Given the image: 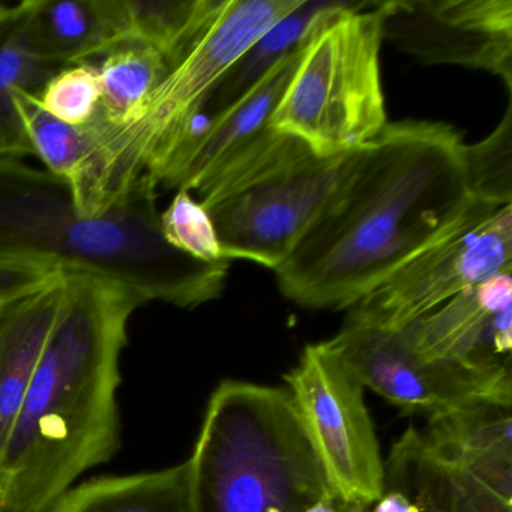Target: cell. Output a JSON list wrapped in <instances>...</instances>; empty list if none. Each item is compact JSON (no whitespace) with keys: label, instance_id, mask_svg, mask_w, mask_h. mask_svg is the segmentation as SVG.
<instances>
[{"label":"cell","instance_id":"cell-1","mask_svg":"<svg viewBox=\"0 0 512 512\" xmlns=\"http://www.w3.org/2000/svg\"><path fill=\"white\" fill-rule=\"evenodd\" d=\"M451 125L398 122L356 152L349 172L275 269L281 293L311 310L355 307L479 206Z\"/></svg>","mask_w":512,"mask_h":512},{"label":"cell","instance_id":"cell-25","mask_svg":"<svg viewBox=\"0 0 512 512\" xmlns=\"http://www.w3.org/2000/svg\"><path fill=\"white\" fill-rule=\"evenodd\" d=\"M38 103L53 118L85 127L100 110L101 80L98 64L71 65L61 68L38 95Z\"/></svg>","mask_w":512,"mask_h":512},{"label":"cell","instance_id":"cell-15","mask_svg":"<svg viewBox=\"0 0 512 512\" xmlns=\"http://www.w3.org/2000/svg\"><path fill=\"white\" fill-rule=\"evenodd\" d=\"M76 215L67 182L22 158H0V259L59 260Z\"/></svg>","mask_w":512,"mask_h":512},{"label":"cell","instance_id":"cell-5","mask_svg":"<svg viewBox=\"0 0 512 512\" xmlns=\"http://www.w3.org/2000/svg\"><path fill=\"white\" fill-rule=\"evenodd\" d=\"M358 149L319 157L298 137L269 128L197 191L224 259L275 271L325 208Z\"/></svg>","mask_w":512,"mask_h":512},{"label":"cell","instance_id":"cell-6","mask_svg":"<svg viewBox=\"0 0 512 512\" xmlns=\"http://www.w3.org/2000/svg\"><path fill=\"white\" fill-rule=\"evenodd\" d=\"M377 4L328 2L311 20L301 58L271 125L319 157L373 142L389 124L380 77Z\"/></svg>","mask_w":512,"mask_h":512},{"label":"cell","instance_id":"cell-4","mask_svg":"<svg viewBox=\"0 0 512 512\" xmlns=\"http://www.w3.org/2000/svg\"><path fill=\"white\" fill-rule=\"evenodd\" d=\"M304 0H224L220 13L160 83L142 118L130 127L86 125L94 151L70 188L79 217H95L118 200L143 173L154 175L205 113L224 77L244 53Z\"/></svg>","mask_w":512,"mask_h":512},{"label":"cell","instance_id":"cell-18","mask_svg":"<svg viewBox=\"0 0 512 512\" xmlns=\"http://www.w3.org/2000/svg\"><path fill=\"white\" fill-rule=\"evenodd\" d=\"M47 512H193L188 461L68 488Z\"/></svg>","mask_w":512,"mask_h":512},{"label":"cell","instance_id":"cell-14","mask_svg":"<svg viewBox=\"0 0 512 512\" xmlns=\"http://www.w3.org/2000/svg\"><path fill=\"white\" fill-rule=\"evenodd\" d=\"M400 331L425 358L512 373V271L463 290Z\"/></svg>","mask_w":512,"mask_h":512},{"label":"cell","instance_id":"cell-11","mask_svg":"<svg viewBox=\"0 0 512 512\" xmlns=\"http://www.w3.org/2000/svg\"><path fill=\"white\" fill-rule=\"evenodd\" d=\"M382 38L422 65L500 77L512 95V0L380 2Z\"/></svg>","mask_w":512,"mask_h":512},{"label":"cell","instance_id":"cell-3","mask_svg":"<svg viewBox=\"0 0 512 512\" xmlns=\"http://www.w3.org/2000/svg\"><path fill=\"white\" fill-rule=\"evenodd\" d=\"M187 461L193 512H302L334 493L278 386L223 380Z\"/></svg>","mask_w":512,"mask_h":512},{"label":"cell","instance_id":"cell-27","mask_svg":"<svg viewBox=\"0 0 512 512\" xmlns=\"http://www.w3.org/2000/svg\"><path fill=\"white\" fill-rule=\"evenodd\" d=\"M61 268L56 259H0V304L49 283Z\"/></svg>","mask_w":512,"mask_h":512},{"label":"cell","instance_id":"cell-23","mask_svg":"<svg viewBox=\"0 0 512 512\" xmlns=\"http://www.w3.org/2000/svg\"><path fill=\"white\" fill-rule=\"evenodd\" d=\"M328 2H307L289 16L269 29L259 41L253 44L241 59L233 65L212 97L214 112L226 109L247 94L257 82L263 79L281 59L298 49L304 40L311 20Z\"/></svg>","mask_w":512,"mask_h":512},{"label":"cell","instance_id":"cell-20","mask_svg":"<svg viewBox=\"0 0 512 512\" xmlns=\"http://www.w3.org/2000/svg\"><path fill=\"white\" fill-rule=\"evenodd\" d=\"M224 0H121L125 46L157 50L169 68L220 13Z\"/></svg>","mask_w":512,"mask_h":512},{"label":"cell","instance_id":"cell-19","mask_svg":"<svg viewBox=\"0 0 512 512\" xmlns=\"http://www.w3.org/2000/svg\"><path fill=\"white\" fill-rule=\"evenodd\" d=\"M26 0L0 16V158L34 155L17 113V91L38 95L59 70L44 64L32 49L25 31Z\"/></svg>","mask_w":512,"mask_h":512},{"label":"cell","instance_id":"cell-21","mask_svg":"<svg viewBox=\"0 0 512 512\" xmlns=\"http://www.w3.org/2000/svg\"><path fill=\"white\" fill-rule=\"evenodd\" d=\"M98 71L101 101L94 119L119 130L142 118L152 94L169 73V64L151 47L128 44L104 56Z\"/></svg>","mask_w":512,"mask_h":512},{"label":"cell","instance_id":"cell-24","mask_svg":"<svg viewBox=\"0 0 512 512\" xmlns=\"http://www.w3.org/2000/svg\"><path fill=\"white\" fill-rule=\"evenodd\" d=\"M473 197L494 208L512 205V97L490 136L463 146Z\"/></svg>","mask_w":512,"mask_h":512},{"label":"cell","instance_id":"cell-17","mask_svg":"<svg viewBox=\"0 0 512 512\" xmlns=\"http://www.w3.org/2000/svg\"><path fill=\"white\" fill-rule=\"evenodd\" d=\"M25 31L38 58L55 70L125 46L121 0H26Z\"/></svg>","mask_w":512,"mask_h":512},{"label":"cell","instance_id":"cell-13","mask_svg":"<svg viewBox=\"0 0 512 512\" xmlns=\"http://www.w3.org/2000/svg\"><path fill=\"white\" fill-rule=\"evenodd\" d=\"M302 43L247 94L220 112L194 119L188 133L151 178L158 187L199 191L218 170L272 127L271 119L301 58Z\"/></svg>","mask_w":512,"mask_h":512},{"label":"cell","instance_id":"cell-26","mask_svg":"<svg viewBox=\"0 0 512 512\" xmlns=\"http://www.w3.org/2000/svg\"><path fill=\"white\" fill-rule=\"evenodd\" d=\"M160 227L173 248L193 259L208 263L227 260L211 217L190 191L178 190L170 205L160 212Z\"/></svg>","mask_w":512,"mask_h":512},{"label":"cell","instance_id":"cell-8","mask_svg":"<svg viewBox=\"0 0 512 512\" xmlns=\"http://www.w3.org/2000/svg\"><path fill=\"white\" fill-rule=\"evenodd\" d=\"M284 382L335 496L370 509L385 461L361 380L326 340L308 344Z\"/></svg>","mask_w":512,"mask_h":512},{"label":"cell","instance_id":"cell-12","mask_svg":"<svg viewBox=\"0 0 512 512\" xmlns=\"http://www.w3.org/2000/svg\"><path fill=\"white\" fill-rule=\"evenodd\" d=\"M451 512H512V400H479L418 430Z\"/></svg>","mask_w":512,"mask_h":512},{"label":"cell","instance_id":"cell-2","mask_svg":"<svg viewBox=\"0 0 512 512\" xmlns=\"http://www.w3.org/2000/svg\"><path fill=\"white\" fill-rule=\"evenodd\" d=\"M62 275L64 304L0 458V512L49 511L122 445L121 356L143 301L89 269Z\"/></svg>","mask_w":512,"mask_h":512},{"label":"cell","instance_id":"cell-28","mask_svg":"<svg viewBox=\"0 0 512 512\" xmlns=\"http://www.w3.org/2000/svg\"><path fill=\"white\" fill-rule=\"evenodd\" d=\"M370 509L350 505V503L344 502V500H341L340 497L332 493L329 496L323 497V499L317 500L316 503L308 506L302 512H370Z\"/></svg>","mask_w":512,"mask_h":512},{"label":"cell","instance_id":"cell-7","mask_svg":"<svg viewBox=\"0 0 512 512\" xmlns=\"http://www.w3.org/2000/svg\"><path fill=\"white\" fill-rule=\"evenodd\" d=\"M59 260L133 290L143 304L193 310L223 295L230 260L200 262L164 239L158 184L143 173L106 211L71 221Z\"/></svg>","mask_w":512,"mask_h":512},{"label":"cell","instance_id":"cell-10","mask_svg":"<svg viewBox=\"0 0 512 512\" xmlns=\"http://www.w3.org/2000/svg\"><path fill=\"white\" fill-rule=\"evenodd\" d=\"M329 343L365 389L407 413L431 418L479 400H512V373L425 358L403 331L346 320Z\"/></svg>","mask_w":512,"mask_h":512},{"label":"cell","instance_id":"cell-9","mask_svg":"<svg viewBox=\"0 0 512 512\" xmlns=\"http://www.w3.org/2000/svg\"><path fill=\"white\" fill-rule=\"evenodd\" d=\"M508 271H512V205L494 208L484 203L350 308L347 320L400 331L452 296Z\"/></svg>","mask_w":512,"mask_h":512},{"label":"cell","instance_id":"cell-22","mask_svg":"<svg viewBox=\"0 0 512 512\" xmlns=\"http://www.w3.org/2000/svg\"><path fill=\"white\" fill-rule=\"evenodd\" d=\"M14 103L34 155L43 161L47 172L67 182L68 188L73 187L94 151L89 128L73 127L53 118L29 92L17 91Z\"/></svg>","mask_w":512,"mask_h":512},{"label":"cell","instance_id":"cell-16","mask_svg":"<svg viewBox=\"0 0 512 512\" xmlns=\"http://www.w3.org/2000/svg\"><path fill=\"white\" fill-rule=\"evenodd\" d=\"M59 272L49 283L0 304V458L64 304Z\"/></svg>","mask_w":512,"mask_h":512}]
</instances>
